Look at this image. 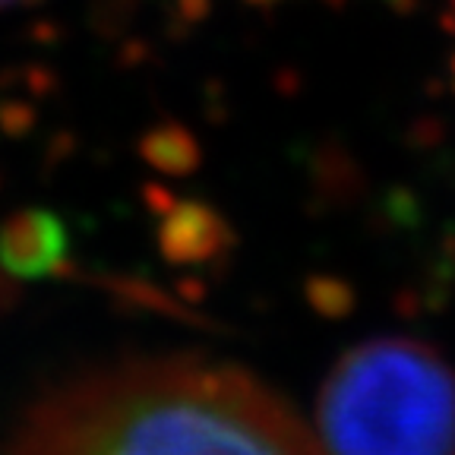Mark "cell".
I'll return each instance as SVG.
<instances>
[{"label":"cell","instance_id":"1","mask_svg":"<svg viewBox=\"0 0 455 455\" xmlns=\"http://www.w3.org/2000/svg\"><path fill=\"white\" fill-rule=\"evenodd\" d=\"M7 455H326L275 392L235 367L136 361L51 392Z\"/></svg>","mask_w":455,"mask_h":455},{"label":"cell","instance_id":"2","mask_svg":"<svg viewBox=\"0 0 455 455\" xmlns=\"http://www.w3.org/2000/svg\"><path fill=\"white\" fill-rule=\"evenodd\" d=\"M326 455H455V373L411 339L367 341L320 398Z\"/></svg>","mask_w":455,"mask_h":455},{"label":"cell","instance_id":"3","mask_svg":"<svg viewBox=\"0 0 455 455\" xmlns=\"http://www.w3.org/2000/svg\"><path fill=\"white\" fill-rule=\"evenodd\" d=\"M20 4H28V0H0V10H7V7H20Z\"/></svg>","mask_w":455,"mask_h":455}]
</instances>
